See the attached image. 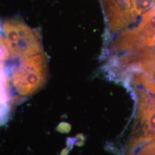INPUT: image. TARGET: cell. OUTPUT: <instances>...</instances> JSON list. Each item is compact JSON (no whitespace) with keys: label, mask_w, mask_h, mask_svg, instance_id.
<instances>
[{"label":"cell","mask_w":155,"mask_h":155,"mask_svg":"<svg viewBox=\"0 0 155 155\" xmlns=\"http://www.w3.org/2000/svg\"><path fill=\"white\" fill-rule=\"evenodd\" d=\"M133 48L155 49V5L145 12L136 28L128 29Z\"/></svg>","instance_id":"obj_3"},{"label":"cell","mask_w":155,"mask_h":155,"mask_svg":"<svg viewBox=\"0 0 155 155\" xmlns=\"http://www.w3.org/2000/svg\"><path fill=\"white\" fill-rule=\"evenodd\" d=\"M119 1H120V0H119Z\"/></svg>","instance_id":"obj_6"},{"label":"cell","mask_w":155,"mask_h":155,"mask_svg":"<svg viewBox=\"0 0 155 155\" xmlns=\"http://www.w3.org/2000/svg\"><path fill=\"white\" fill-rule=\"evenodd\" d=\"M124 9L131 17L132 21L150 10L155 5V0H120Z\"/></svg>","instance_id":"obj_4"},{"label":"cell","mask_w":155,"mask_h":155,"mask_svg":"<svg viewBox=\"0 0 155 155\" xmlns=\"http://www.w3.org/2000/svg\"><path fill=\"white\" fill-rule=\"evenodd\" d=\"M137 115L144 140L155 139V97L146 91L137 90Z\"/></svg>","instance_id":"obj_2"},{"label":"cell","mask_w":155,"mask_h":155,"mask_svg":"<svg viewBox=\"0 0 155 155\" xmlns=\"http://www.w3.org/2000/svg\"><path fill=\"white\" fill-rule=\"evenodd\" d=\"M139 85L143 86L146 91L155 96V82L150 78L146 76L143 77L140 79Z\"/></svg>","instance_id":"obj_5"},{"label":"cell","mask_w":155,"mask_h":155,"mask_svg":"<svg viewBox=\"0 0 155 155\" xmlns=\"http://www.w3.org/2000/svg\"><path fill=\"white\" fill-rule=\"evenodd\" d=\"M47 76L39 32L18 17L0 18V126L42 87Z\"/></svg>","instance_id":"obj_1"}]
</instances>
